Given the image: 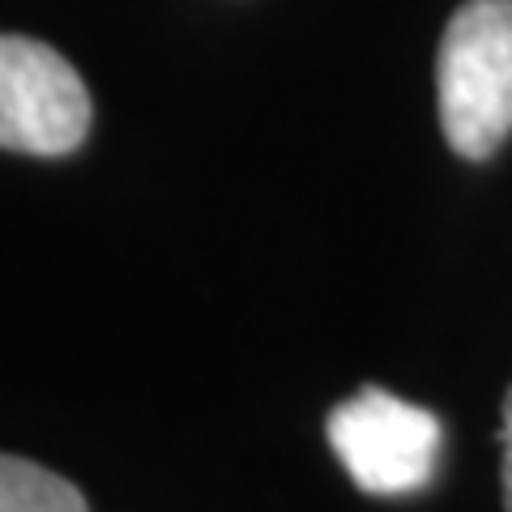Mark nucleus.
Listing matches in <instances>:
<instances>
[{"label":"nucleus","instance_id":"obj_1","mask_svg":"<svg viewBox=\"0 0 512 512\" xmlns=\"http://www.w3.org/2000/svg\"><path fill=\"white\" fill-rule=\"evenodd\" d=\"M440 128L461 158H491L512 133V0H466L436 56Z\"/></svg>","mask_w":512,"mask_h":512},{"label":"nucleus","instance_id":"obj_2","mask_svg":"<svg viewBox=\"0 0 512 512\" xmlns=\"http://www.w3.org/2000/svg\"><path fill=\"white\" fill-rule=\"evenodd\" d=\"M94 120L82 73L56 47L0 35V150L60 158L86 141Z\"/></svg>","mask_w":512,"mask_h":512},{"label":"nucleus","instance_id":"obj_3","mask_svg":"<svg viewBox=\"0 0 512 512\" xmlns=\"http://www.w3.org/2000/svg\"><path fill=\"white\" fill-rule=\"evenodd\" d=\"M325 436L367 495H406L436 474L440 419L376 384L329 410Z\"/></svg>","mask_w":512,"mask_h":512},{"label":"nucleus","instance_id":"obj_4","mask_svg":"<svg viewBox=\"0 0 512 512\" xmlns=\"http://www.w3.org/2000/svg\"><path fill=\"white\" fill-rule=\"evenodd\" d=\"M0 512H90L69 478L18 453H0Z\"/></svg>","mask_w":512,"mask_h":512},{"label":"nucleus","instance_id":"obj_5","mask_svg":"<svg viewBox=\"0 0 512 512\" xmlns=\"http://www.w3.org/2000/svg\"><path fill=\"white\" fill-rule=\"evenodd\" d=\"M504 504L512 512V393L504 402Z\"/></svg>","mask_w":512,"mask_h":512}]
</instances>
